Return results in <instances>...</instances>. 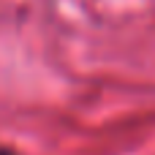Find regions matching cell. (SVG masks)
I'll return each mask as SVG.
<instances>
[{
	"mask_svg": "<svg viewBox=\"0 0 155 155\" xmlns=\"http://www.w3.org/2000/svg\"><path fill=\"white\" fill-rule=\"evenodd\" d=\"M0 155H16L14 150H0Z\"/></svg>",
	"mask_w": 155,
	"mask_h": 155,
	"instance_id": "1",
	"label": "cell"
}]
</instances>
